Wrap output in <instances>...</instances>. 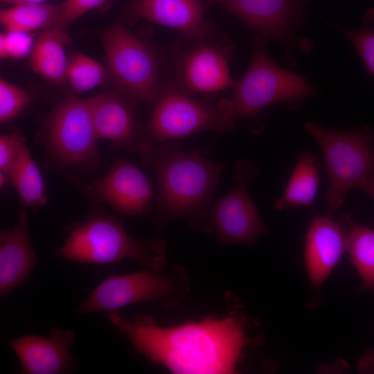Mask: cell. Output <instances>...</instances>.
Here are the masks:
<instances>
[{
    "label": "cell",
    "mask_w": 374,
    "mask_h": 374,
    "mask_svg": "<svg viewBox=\"0 0 374 374\" xmlns=\"http://www.w3.org/2000/svg\"><path fill=\"white\" fill-rule=\"evenodd\" d=\"M107 318L138 352L174 373H234L251 341L243 321L236 317L208 318L170 328L159 326L145 316L129 321L118 311L109 312Z\"/></svg>",
    "instance_id": "obj_1"
},
{
    "label": "cell",
    "mask_w": 374,
    "mask_h": 374,
    "mask_svg": "<svg viewBox=\"0 0 374 374\" xmlns=\"http://www.w3.org/2000/svg\"><path fill=\"white\" fill-rule=\"evenodd\" d=\"M140 156L157 179L155 222L188 218L192 227L209 231L207 210L224 165L204 158L199 149L186 152L177 142L155 144Z\"/></svg>",
    "instance_id": "obj_2"
},
{
    "label": "cell",
    "mask_w": 374,
    "mask_h": 374,
    "mask_svg": "<svg viewBox=\"0 0 374 374\" xmlns=\"http://www.w3.org/2000/svg\"><path fill=\"white\" fill-rule=\"evenodd\" d=\"M57 253L83 263H113L123 259L162 271L167 265L165 242L159 238L134 239L116 217L104 211L92 212L69 229Z\"/></svg>",
    "instance_id": "obj_3"
},
{
    "label": "cell",
    "mask_w": 374,
    "mask_h": 374,
    "mask_svg": "<svg viewBox=\"0 0 374 374\" xmlns=\"http://www.w3.org/2000/svg\"><path fill=\"white\" fill-rule=\"evenodd\" d=\"M304 128L314 138L323 157L330 215L342 205L350 190H360L374 177L373 132L368 126L341 131L317 123H307Z\"/></svg>",
    "instance_id": "obj_4"
},
{
    "label": "cell",
    "mask_w": 374,
    "mask_h": 374,
    "mask_svg": "<svg viewBox=\"0 0 374 374\" xmlns=\"http://www.w3.org/2000/svg\"><path fill=\"white\" fill-rule=\"evenodd\" d=\"M265 42L260 36L256 39L247 70L235 82L230 97L221 100L233 120L253 116L274 103L298 102L314 93L305 76L279 66L269 58Z\"/></svg>",
    "instance_id": "obj_5"
},
{
    "label": "cell",
    "mask_w": 374,
    "mask_h": 374,
    "mask_svg": "<svg viewBox=\"0 0 374 374\" xmlns=\"http://www.w3.org/2000/svg\"><path fill=\"white\" fill-rule=\"evenodd\" d=\"M189 290L186 271L173 265L168 271L147 268L138 272L113 275L102 281L76 308L78 314L119 308L145 301L166 307L177 305Z\"/></svg>",
    "instance_id": "obj_6"
},
{
    "label": "cell",
    "mask_w": 374,
    "mask_h": 374,
    "mask_svg": "<svg viewBox=\"0 0 374 374\" xmlns=\"http://www.w3.org/2000/svg\"><path fill=\"white\" fill-rule=\"evenodd\" d=\"M145 128V150L202 130H231L233 119L221 100L211 103L195 98L173 84H164Z\"/></svg>",
    "instance_id": "obj_7"
},
{
    "label": "cell",
    "mask_w": 374,
    "mask_h": 374,
    "mask_svg": "<svg viewBox=\"0 0 374 374\" xmlns=\"http://www.w3.org/2000/svg\"><path fill=\"white\" fill-rule=\"evenodd\" d=\"M100 36L118 82L133 99L154 107L164 86L159 80V56L122 24L109 27Z\"/></svg>",
    "instance_id": "obj_8"
},
{
    "label": "cell",
    "mask_w": 374,
    "mask_h": 374,
    "mask_svg": "<svg viewBox=\"0 0 374 374\" xmlns=\"http://www.w3.org/2000/svg\"><path fill=\"white\" fill-rule=\"evenodd\" d=\"M88 100L67 96L53 109L46 132V148L53 160L67 169L96 163L100 154Z\"/></svg>",
    "instance_id": "obj_9"
},
{
    "label": "cell",
    "mask_w": 374,
    "mask_h": 374,
    "mask_svg": "<svg viewBox=\"0 0 374 374\" xmlns=\"http://www.w3.org/2000/svg\"><path fill=\"white\" fill-rule=\"evenodd\" d=\"M257 174L258 169L251 162L240 161L233 171L235 184L213 206L211 222L220 243L251 244L267 232L247 189Z\"/></svg>",
    "instance_id": "obj_10"
},
{
    "label": "cell",
    "mask_w": 374,
    "mask_h": 374,
    "mask_svg": "<svg viewBox=\"0 0 374 374\" xmlns=\"http://www.w3.org/2000/svg\"><path fill=\"white\" fill-rule=\"evenodd\" d=\"M227 10L251 27L258 36L278 40L290 53L294 48L308 51L310 42L299 38L295 27L303 24L306 0H223Z\"/></svg>",
    "instance_id": "obj_11"
},
{
    "label": "cell",
    "mask_w": 374,
    "mask_h": 374,
    "mask_svg": "<svg viewBox=\"0 0 374 374\" xmlns=\"http://www.w3.org/2000/svg\"><path fill=\"white\" fill-rule=\"evenodd\" d=\"M210 37L195 40L192 46L178 49L172 55L179 87L191 94L217 92L235 84L229 68V48Z\"/></svg>",
    "instance_id": "obj_12"
},
{
    "label": "cell",
    "mask_w": 374,
    "mask_h": 374,
    "mask_svg": "<svg viewBox=\"0 0 374 374\" xmlns=\"http://www.w3.org/2000/svg\"><path fill=\"white\" fill-rule=\"evenodd\" d=\"M82 190L88 197L127 215L144 214L153 197V188L146 175L135 165L121 159Z\"/></svg>",
    "instance_id": "obj_13"
},
{
    "label": "cell",
    "mask_w": 374,
    "mask_h": 374,
    "mask_svg": "<svg viewBox=\"0 0 374 374\" xmlns=\"http://www.w3.org/2000/svg\"><path fill=\"white\" fill-rule=\"evenodd\" d=\"M88 100L98 139L111 141L114 149L139 154L145 149V128L139 125L130 99L104 92Z\"/></svg>",
    "instance_id": "obj_14"
},
{
    "label": "cell",
    "mask_w": 374,
    "mask_h": 374,
    "mask_svg": "<svg viewBox=\"0 0 374 374\" xmlns=\"http://www.w3.org/2000/svg\"><path fill=\"white\" fill-rule=\"evenodd\" d=\"M75 339L71 330L53 328L50 337L27 335L8 343L17 356L24 373L60 374L73 366L70 349Z\"/></svg>",
    "instance_id": "obj_15"
},
{
    "label": "cell",
    "mask_w": 374,
    "mask_h": 374,
    "mask_svg": "<svg viewBox=\"0 0 374 374\" xmlns=\"http://www.w3.org/2000/svg\"><path fill=\"white\" fill-rule=\"evenodd\" d=\"M346 228L344 222L316 216L306 233L304 257L312 286L319 288L346 252Z\"/></svg>",
    "instance_id": "obj_16"
},
{
    "label": "cell",
    "mask_w": 374,
    "mask_h": 374,
    "mask_svg": "<svg viewBox=\"0 0 374 374\" xmlns=\"http://www.w3.org/2000/svg\"><path fill=\"white\" fill-rule=\"evenodd\" d=\"M201 0H133L130 15L136 19L173 28L188 40L213 35Z\"/></svg>",
    "instance_id": "obj_17"
},
{
    "label": "cell",
    "mask_w": 374,
    "mask_h": 374,
    "mask_svg": "<svg viewBox=\"0 0 374 374\" xmlns=\"http://www.w3.org/2000/svg\"><path fill=\"white\" fill-rule=\"evenodd\" d=\"M26 208L19 211L13 229L0 233V294L8 296L28 277L36 264Z\"/></svg>",
    "instance_id": "obj_18"
},
{
    "label": "cell",
    "mask_w": 374,
    "mask_h": 374,
    "mask_svg": "<svg viewBox=\"0 0 374 374\" xmlns=\"http://www.w3.org/2000/svg\"><path fill=\"white\" fill-rule=\"evenodd\" d=\"M68 41L64 29L51 28L43 32L30 52L33 70L55 84H61L66 80L69 59L65 46Z\"/></svg>",
    "instance_id": "obj_19"
},
{
    "label": "cell",
    "mask_w": 374,
    "mask_h": 374,
    "mask_svg": "<svg viewBox=\"0 0 374 374\" xmlns=\"http://www.w3.org/2000/svg\"><path fill=\"white\" fill-rule=\"evenodd\" d=\"M319 166L310 152L300 153L284 195L275 203L279 211L312 205L318 188Z\"/></svg>",
    "instance_id": "obj_20"
},
{
    "label": "cell",
    "mask_w": 374,
    "mask_h": 374,
    "mask_svg": "<svg viewBox=\"0 0 374 374\" xmlns=\"http://www.w3.org/2000/svg\"><path fill=\"white\" fill-rule=\"evenodd\" d=\"M8 183L15 188L19 202L24 206L37 210L46 203L44 182L26 146V141L20 147L8 177Z\"/></svg>",
    "instance_id": "obj_21"
},
{
    "label": "cell",
    "mask_w": 374,
    "mask_h": 374,
    "mask_svg": "<svg viewBox=\"0 0 374 374\" xmlns=\"http://www.w3.org/2000/svg\"><path fill=\"white\" fill-rule=\"evenodd\" d=\"M341 220L346 228V252L362 280L364 290L374 289V226L355 222L348 214Z\"/></svg>",
    "instance_id": "obj_22"
},
{
    "label": "cell",
    "mask_w": 374,
    "mask_h": 374,
    "mask_svg": "<svg viewBox=\"0 0 374 374\" xmlns=\"http://www.w3.org/2000/svg\"><path fill=\"white\" fill-rule=\"evenodd\" d=\"M60 4L13 5L0 12V22L6 32L28 33L53 28L59 18Z\"/></svg>",
    "instance_id": "obj_23"
},
{
    "label": "cell",
    "mask_w": 374,
    "mask_h": 374,
    "mask_svg": "<svg viewBox=\"0 0 374 374\" xmlns=\"http://www.w3.org/2000/svg\"><path fill=\"white\" fill-rule=\"evenodd\" d=\"M106 71L92 58L74 53L69 58L66 80L71 89L80 93L92 89L105 81Z\"/></svg>",
    "instance_id": "obj_24"
},
{
    "label": "cell",
    "mask_w": 374,
    "mask_h": 374,
    "mask_svg": "<svg viewBox=\"0 0 374 374\" xmlns=\"http://www.w3.org/2000/svg\"><path fill=\"white\" fill-rule=\"evenodd\" d=\"M366 26L362 29L340 27L357 51L369 72L374 77V10L364 18Z\"/></svg>",
    "instance_id": "obj_25"
},
{
    "label": "cell",
    "mask_w": 374,
    "mask_h": 374,
    "mask_svg": "<svg viewBox=\"0 0 374 374\" xmlns=\"http://www.w3.org/2000/svg\"><path fill=\"white\" fill-rule=\"evenodd\" d=\"M28 93L3 78L0 79V122L3 124L17 116L28 105Z\"/></svg>",
    "instance_id": "obj_26"
},
{
    "label": "cell",
    "mask_w": 374,
    "mask_h": 374,
    "mask_svg": "<svg viewBox=\"0 0 374 374\" xmlns=\"http://www.w3.org/2000/svg\"><path fill=\"white\" fill-rule=\"evenodd\" d=\"M25 138L19 132H12L0 137V175L8 177Z\"/></svg>",
    "instance_id": "obj_27"
},
{
    "label": "cell",
    "mask_w": 374,
    "mask_h": 374,
    "mask_svg": "<svg viewBox=\"0 0 374 374\" xmlns=\"http://www.w3.org/2000/svg\"><path fill=\"white\" fill-rule=\"evenodd\" d=\"M107 0H66L60 3V12L53 28L65 29L71 23L80 17L93 10Z\"/></svg>",
    "instance_id": "obj_28"
},
{
    "label": "cell",
    "mask_w": 374,
    "mask_h": 374,
    "mask_svg": "<svg viewBox=\"0 0 374 374\" xmlns=\"http://www.w3.org/2000/svg\"><path fill=\"white\" fill-rule=\"evenodd\" d=\"M32 46V39L27 33H9L0 35V57L20 59L24 57Z\"/></svg>",
    "instance_id": "obj_29"
},
{
    "label": "cell",
    "mask_w": 374,
    "mask_h": 374,
    "mask_svg": "<svg viewBox=\"0 0 374 374\" xmlns=\"http://www.w3.org/2000/svg\"><path fill=\"white\" fill-rule=\"evenodd\" d=\"M358 368L362 373H374V350L368 351L360 359Z\"/></svg>",
    "instance_id": "obj_30"
},
{
    "label": "cell",
    "mask_w": 374,
    "mask_h": 374,
    "mask_svg": "<svg viewBox=\"0 0 374 374\" xmlns=\"http://www.w3.org/2000/svg\"><path fill=\"white\" fill-rule=\"evenodd\" d=\"M368 194L374 200V177L366 181L361 189Z\"/></svg>",
    "instance_id": "obj_31"
},
{
    "label": "cell",
    "mask_w": 374,
    "mask_h": 374,
    "mask_svg": "<svg viewBox=\"0 0 374 374\" xmlns=\"http://www.w3.org/2000/svg\"><path fill=\"white\" fill-rule=\"evenodd\" d=\"M1 3L10 5H18L24 3H44L46 0H0Z\"/></svg>",
    "instance_id": "obj_32"
},
{
    "label": "cell",
    "mask_w": 374,
    "mask_h": 374,
    "mask_svg": "<svg viewBox=\"0 0 374 374\" xmlns=\"http://www.w3.org/2000/svg\"><path fill=\"white\" fill-rule=\"evenodd\" d=\"M222 1L223 0H208L207 4L211 5V4L213 3H215L216 1Z\"/></svg>",
    "instance_id": "obj_33"
}]
</instances>
